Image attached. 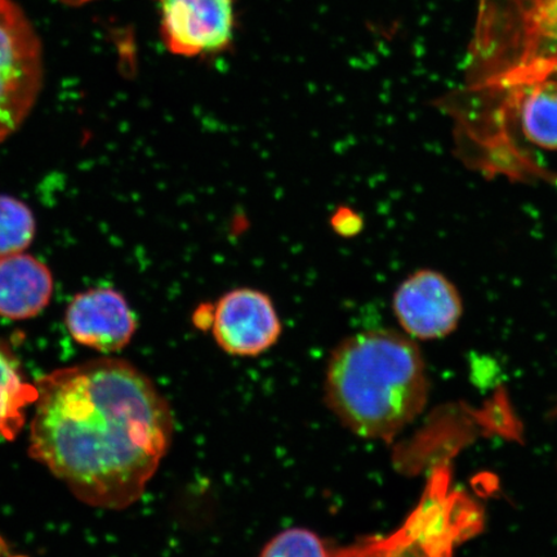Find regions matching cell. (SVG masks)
Instances as JSON below:
<instances>
[{"instance_id":"cell-1","label":"cell","mask_w":557,"mask_h":557,"mask_svg":"<svg viewBox=\"0 0 557 557\" xmlns=\"http://www.w3.org/2000/svg\"><path fill=\"white\" fill-rule=\"evenodd\" d=\"M30 455L83 503L122 510L137 503L169 451V403L138 369L99 359L37 383Z\"/></svg>"},{"instance_id":"cell-2","label":"cell","mask_w":557,"mask_h":557,"mask_svg":"<svg viewBox=\"0 0 557 557\" xmlns=\"http://www.w3.org/2000/svg\"><path fill=\"white\" fill-rule=\"evenodd\" d=\"M428 395L420 347L406 333L352 334L334 348L326 366V403L361 437L392 441L422 412Z\"/></svg>"},{"instance_id":"cell-3","label":"cell","mask_w":557,"mask_h":557,"mask_svg":"<svg viewBox=\"0 0 557 557\" xmlns=\"http://www.w3.org/2000/svg\"><path fill=\"white\" fill-rule=\"evenodd\" d=\"M548 78H557V0H480L468 92L505 109L521 89Z\"/></svg>"},{"instance_id":"cell-4","label":"cell","mask_w":557,"mask_h":557,"mask_svg":"<svg viewBox=\"0 0 557 557\" xmlns=\"http://www.w3.org/2000/svg\"><path fill=\"white\" fill-rule=\"evenodd\" d=\"M40 86L37 34L12 0H0V143L29 115Z\"/></svg>"},{"instance_id":"cell-5","label":"cell","mask_w":557,"mask_h":557,"mask_svg":"<svg viewBox=\"0 0 557 557\" xmlns=\"http://www.w3.org/2000/svg\"><path fill=\"white\" fill-rule=\"evenodd\" d=\"M393 310L407 336L429 341L447 337L457 330L463 315V302L447 275L420 269L396 288Z\"/></svg>"},{"instance_id":"cell-6","label":"cell","mask_w":557,"mask_h":557,"mask_svg":"<svg viewBox=\"0 0 557 557\" xmlns=\"http://www.w3.org/2000/svg\"><path fill=\"white\" fill-rule=\"evenodd\" d=\"M211 330L215 343L234 357L252 358L267 352L282 334L273 299L253 288H236L213 306Z\"/></svg>"},{"instance_id":"cell-7","label":"cell","mask_w":557,"mask_h":557,"mask_svg":"<svg viewBox=\"0 0 557 557\" xmlns=\"http://www.w3.org/2000/svg\"><path fill=\"white\" fill-rule=\"evenodd\" d=\"M170 51L200 55L226 50L234 34L233 0H157Z\"/></svg>"},{"instance_id":"cell-8","label":"cell","mask_w":557,"mask_h":557,"mask_svg":"<svg viewBox=\"0 0 557 557\" xmlns=\"http://www.w3.org/2000/svg\"><path fill=\"white\" fill-rule=\"evenodd\" d=\"M66 326L76 343L113 352L134 337L136 318L120 292L99 288L74 297L66 311Z\"/></svg>"},{"instance_id":"cell-9","label":"cell","mask_w":557,"mask_h":557,"mask_svg":"<svg viewBox=\"0 0 557 557\" xmlns=\"http://www.w3.org/2000/svg\"><path fill=\"white\" fill-rule=\"evenodd\" d=\"M52 294V274L44 262L25 253L0 259V317H37L50 304Z\"/></svg>"},{"instance_id":"cell-10","label":"cell","mask_w":557,"mask_h":557,"mask_svg":"<svg viewBox=\"0 0 557 557\" xmlns=\"http://www.w3.org/2000/svg\"><path fill=\"white\" fill-rule=\"evenodd\" d=\"M506 109L518 114L520 129L529 143L557 151V78L521 89Z\"/></svg>"},{"instance_id":"cell-11","label":"cell","mask_w":557,"mask_h":557,"mask_svg":"<svg viewBox=\"0 0 557 557\" xmlns=\"http://www.w3.org/2000/svg\"><path fill=\"white\" fill-rule=\"evenodd\" d=\"M37 398V385L26 381L15 354L0 341V436L13 441L20 434Z\"/></svg>"},{"instance_id":"cell-12","label":"cell","mask_w":557,"mask_h":557,"mask_svg":"<svg viewBox=\"0 0 557 557\" xmlns=\"http://www.w3.org/2000/svg\"><path fill=\"white\" fill-rule=\"evenodd\" d=\"M34 235L32 209L16 198L0 195V259L24 253Z\"/></svg>"},{"instance_id":"cell-13","label":"cell","mask_w":557,"mask_h":557,"mask_svg":"<svg viewBox=\"0 0 557 557\" xmlns=\"http://www.w3.org/2000/svg\"><path fill=\"white\" fill-rule=\"evenodd\" d=\"M260 557H331L319 535L305 528H290L270 540Z\"/></svg>"}]
</instances>
